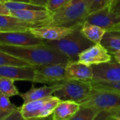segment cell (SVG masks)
<instances>
[{
  "label": "cell",
  "mask_w": 120,
  "mask_h": 120,
  "mask_svg": "<svg viewBox=\"0 0 120 120\" xmlns=\"http://www.w3.org/2000/svg\"><path fill=\"white\" fill-rule=\"evenodd\" d=\"M17 108L18 107L10 101L9 97L0 93V111L11 113Z\"/></svg>",
  "instance_id": "27"
},
{
  "label": "cell",
  "mask_w": 120,
  "mask_h": 120,
  "mask_svg": "<svg viewBox=\"0 0 120 120\" xmlns=\"http://www.w3.org/2000/svg\"><path fill=\"white\" fill-rule=\"evenodd\" d=\"M0 15H11L10 10L2 1H0Z\"/></svg>",
  "instance_id": "33"
},
{
  "label": "cell",
  "mask_w": 120,
  "mask_h": 120,
  "mask_svg": "<svg viewBox=\"0 0 120 120\" xmlns=\"http://www.w3.org/2000/svg\"><path fill=\"white\" fill-rule=\"evenodd\" d=\"M111 30H117V31H119L120 32V25H118L117 26H115L113 29H112Z\"/></svg>",
  "instance_id": "40"
},
{
  "label": "cell",
  "mask_w": 120,
  "mask_h": 120,
  "mask_svg": "<svg viewBox=\"0 0 120 120\" xmlns=\"http://www.w3.org/2000/svg\"><path fill=\"white\" fill-rule=\"evenodd\" d=\"M86 2L89 7V15L108 6L107 0H86Z\"/></svg>",
  "instance_id": "28"
},
{
  "label": "cell",
  "mask_w": 120,
  "mask_h": 120,
  "mask_svg": "<svg viewBox=\"0 0 120 120\" xmlns=\"http://www.w3.org/2000/svg\"><path fill=\"white\" fill-rule=\"evenodd\" d=\"M89 16L86 0H68L61 8L51 13L48 19L43 21L42 26H72L82 24Z\"/></svg>",
  "instance_id": "2"
},
{
  "label": "cell",
  "mask_w": 120,
  "mask_h": 120,
  "mask_svg": "<svg viewBox=\"0 0 120 120\" xmlns=\"http://www.w3.org/2000/svg\"><path fill=\"white\" fill-rule=\"evenodd\" d=\"M115 120H120V118H117V119H115Z\"/></svg>",
  "instance_id": "42"
},
{
  "label": "cell",
  "mask_w": 120,
  "mask_h": 120,
  "mask_svg": "<svg viewBox=\"0 0 120 120\" xmlns=\"http://www.w3.org/2000/svg\"><path fill=\"white\" fill-rule=\"evenodd\" d=\"M84 21L98 25L108 31L120 25V15L115 13L109 6H107L97 12L90 14Z\"/></svg>",
  "instance_id": "10"
},
{
  "label": "cell",
  "mask_w": 120,
  "mask_h": 120,
  "mask_svg": "<svg viewBox=\"0 0 120 120\" xmlns=\"http://www.w3.org/2000/svg\"><path fill=\"white\" fill-rule=\"evenodd\" d=\"M0 51L25 61L35 66L45 64L68 63L67 56L44 43L27 46H13L0 44Z\"/></svg>",
  "instance_id": "1"
},
{
  "label": "cell",
  "mask_w": 120,
  "mask_h": 120,
  "mask_svg": "<svg viewBox=\"0 0 120 120\" xmlns=\"http://www.w3.org/2000/svg\"><path fill=\"white\" fill-rule=\"evenodd\" d=\"M79 103L73 101H60L55 108L52 117L53 120H69L80 109Z\"/></svg>",
  "instance_id": "15"
},
{
  "label": "cell",
  "mask_w": 120,
  "mask_h": 120,
  "mask_svg": "<svg viewBox=\"0 0 120 120\" xmlns=\"http://www.w3.org/2000/svg\"><path fill=\"white\" fill-rule=\"evenodd\" d=\"M2 65H12V66H32L36 67L35 66L16 58L12 55L6 54L0 51V66Z\"/></svg>",
  "instance_id": "23"
},
{
  "label": "cell",
  "mask_w": 120,
  "mask_h": 120,
  "mask_svg": "<svg viewBox=\"0 0 120 120\" xmlns=\"http://www.w3.org/2000/svg\"><path fill=\"white\" fill-rule=\"evenodd\" d=\"M112 55L101 44H94L78 55V62L86 66H91L110 62Z\"/></svg>",
  "instance_id": "7"
},
{
  "label": "cell",
  "mask_w": 120,
  "mask_h": 120,
  "mask_svg": "<svg viewBox=\"0 0 120 120\" xmlns=\"http://www.w3.org/2000/svg\"><path fill=\"white\" fill-rule=\"evenodd\" d=\"M79 103L82 107L93 108L99 111L117 109L120 108V93L93 89Z\"/></svg>",
  "instance_id": "5"
},
{
  "label": "cell",
  "mask_w": 120,
  "mask_h": 120,
  "mask_svg": "<svg viewBox=\"0 0 120 120\" xmlns=\"http://www.w3.org/2000/svg\"><path fill=\"white\" fill-rule=\"evenodd\" d=\"M0 1L2 2H6V1H22V2H30V0H0Z\"/></svg>",
  "instance_id": "38"
},
{
  "label": "cell",
  "mask_w": 120,
  "mask_h": 120,
  "mask_svg": "<svg viewBox=\"0 0 120 120\" xmlns=\"http://www.w3.org/2000/svg\"><path fill=\"white\" fill-rule=\"evenodd\" d=\"M110 112V114L111 115L112 117L115 120L117 118H120V108L117 109H115V110H108Z\"/></svg>",
  "instance_id": "34"
},
{
  "label": "cell",
  "mask_w": 120,
  "mask_h": 120,
  "mask_svg": "<svg viewBox=\"0 0 120 120\" xmlns=\"http://www.w3.org/2000/svg\"><path fill=\"white\" fill-rule=\"evenodd\" d=\"M60 100L58 98L53 95L50 96L43 105V108L40 112L39 118H44L52 115L55 108L60 103Z\"/></svg>",
  "instance_id": "26"
},
{
  "label": "cell",
  "mask_w": 120,
  "mask_h": 120,
  "mask_svg": "<svg viewBox=\"0 0 120 120\" xmlns=\"http://www.w3.org/2000/svg\"><path fill=\"white\" fill-rule=\"evenodd\" d=\"M0 32H1V30H0Z\"/></svg>",
  "instance_id": "43"
},
{
  "label": "cell",
  "mask_w": 120,
  "mask_h": 120,
  "mask_svg": "<svg viewBox=\"0 0 120 120\" xmlns=\"http://www.w3.org/2000/svg\"><path fill=\"white\" fill-rule=\"evenodd\" d=\"M68 1V0H47L46 9L53 13L61 8Z\"/></svg>",
  "instance_id": "29"
},
{
  "label": "cell",
  "mask_w": 120,
  "mask_h": 120,
  "mask_svg": "<svg viewBox=\"0 0 120 120\" xmlns=\"http://www.w3.org/2000/svg\"><path fill=\"white\" fill-rule=\"evenodd\" d=\"M107 1H108V6H109V8H110V6H111V5L112 4V3H113L114 0H107Z\"/></svg>",
  "instance_id": "41"
},
{
  "label": "cell",
  "mask_w": 120,
  "mask_h": 120,
  "mask_svg": "<svg viewBox=\"0 0 120 120\" xmlns=\"http://www.w3.org/2000/svg\"><path fill=\"white\" fill-rule=\"evenodd\" d=\"M53 86V96L60 101L68 100L78 103L86 98L93 90L91 81L78 80H65Z\"/></svg>",
  "instance_id": "4"
},
{
  "label": "cell",
  "mask_w": 120,
  "mask_h": 120,
  "mask_svg": "<svg viewBox=\"0 0 120 120\" xmlns=\"http://www.w3.org/2000/svg\"><path fill=\"white\" fill-rule=\"evenodd\" d=\"M42 21L30 23L11 15H0V30L1 32H27L32 28L41 27Z\"/></svg>",
  "instance_id": "12"
},
{
  "label": "cell",
  "mask_w": 120,
  "mask_h": 120,
  "mask_svg": "<svg viewBox=\"0 0 120 120\" xmlns=\"http://www.w3.org/2000/svg\"><path fill=\"white\" fill-rule=\"evenodd\" d=\"M4 120H27L23 118L22 116L19 108H18L15 110L10 113L7 117H6Z\"/></svg>",
  "instance_id": "31"
},
{
  "label": "cell",
  "mask_w": 120,
  "mask_h": 120,
  "mask_svg": "<svg viewBox=\"0 0 120 120\" xmlns=\"http://www.w3.org/2000/svg\"><path fill=\"white\" fill-rule=\"evenodd\" d=\"M94 120H114L108 110H101L98 112Z\"/></svg>",
  "instance_id": "30"
},
{
  "label": "cell",
  "mask_w": 120,
  "mask_h": 120,
  "mask_svg": "<svg viewBox=\"0 0 120 120\" xmlns=\"http://www.w3.org/2000/svg\"><path fill=\"white\" fill-rule=\"evenodd\" d=\"M13 79L7 78H0V93L8 97L19 95L20 93L17 87L15 86Z\"/></svg>",
  "instance_id": "21"
},
{
  "label": "cell",
  "mask_w": 120,
  "mask_h": 120,
  "mask_svg": "<svg viewBox=\"0 0 120 120\" xmlns=\"http://www.w3.org/2000/svg\"><path fill=\"white\" fill-rule=\"evenodd\" d=\"M99 110L89 107L81 106L76 114L69 120H94Z\"/></svg>",
  "instance_id": "25"
},
{
  "label": "cell",
  "mask_w": 120,
  "mask_h": 120,
  "mask_svg": "<svg viewBox=\"0 0 120 120\" xmlns=\"http://www.w3.org/2000/svg\"><path fill=\"white\" fill-rule=\"evenodd\" d=\"M31 4H34L38 6H43L46 8V1L47 0H30Z\"/></svg>",
  "instance_id": "35"
},
{
  "label": "cell",
  "mask_w": 120,
  "mask_h": 120,
  "mask_svg": "<svg viewBox=\"0 0 120 120\" xmlns=\"http://www.w3.org/2000/svg\"><path fill=\"white\" fill-rule=\"evenodd\" d=\"M44 43L43 40L27 32H0V44L13 46L34 45Z\"/></svg>",
  "instance_id": "9"
},
{
  "label": "cell",
  "mask_w": 120,
  "mask_h": 120,
  "mask_svg": "<svg viewBox=\"0 0 120 120\" xmlns=\"http://www.w3.org/2000/svg\"><path fill=\"white\" fill-rule=\"evenodd\" d=\"M91 84L94 90L108 91L120 93V81H91Z\"/></svg>",
  "instance_id": "22"
},
{
  "label": "cell",
  "mask_w": 120,
  "mask_h": 120,
  "mask_svg": "<svg viewBox=\"0 0 120 120\" xmlns=\"http://www.w3.org/2000/svg\"><path fill=\"white\" fill-rule=\"evenodd\" d=\"M111 55H112L113 59H115L117 62L120 63V50L115 52V53H113V54H112Z\"/></svg>",
  "instance_id": "36"
},
{
  "label": "cell",
  "mask_w": 120,
  "mask_h": 120,
  "mask_svg": "<svg viewBox=\"0 0 120 120\" xmlns=\"http://www.w3.org/2000/svg\"><path fill=\"white\" fill-rule=\"evenodd\" d=\"M79 29L80 28L60 40L53 41L43 40L44 43L64 54L70 61H77L79 54L94 45L81 33Z\"/></svg>",
  "instance_id": "3"
},
{
  "label": "cell",
  "mask_w": 120,
  "mask_h": 120,
  "mask_svg": "<svg viewBox=\"0 0 120 120\" xmlns=\"http://www.w3.org/2000/svg\"><path fill=\"white\" fill-rule=\"evenodd\" d=\"M6 7L11 11H20V10H41L46 9L44 7L38 6L30 2L22 1H6L4 2Z\"/></svg>",
  "instance_id": "24"
},
{
  "label": "cell",
  "mask_w": 120,
  "mask_h": 120,
  "mask_svg": "<svg viewBox=\"0 0 120 120\" xmlns=\"http://www.w3.org/2000/svg\"><path fill=\"white\" fill-rule=\"evenodd\" d=\"M79 30L81 33L94 44L101 43L103 35L107 32V30L87 21L82 23Z\"/></svg>",
  "instance_id": "19"
},
{
  "label": "cell",
  "mask_w": 120,
  "mask_h": 120,
  "mask_svg": "<svg viewBox=\"0 0 120 120\" xmlns=\"http://www.w3.org/2000/svg\"><path fill=\"white\" fill-rule=\"evenodd\" d=\"M53 120V117L52 115L49 116V117H44V118H39V119H36V120Z\"/></svg>",
  "instance_id": "39"
},
{
  "label": "cell",
  "mask_w": 120,
  "mask_h": 120,
  "mask_svg": "<svg viewBox=\"0 0 120 120\" xmlns=\"http://www.w3.org/2000/svg\"><path fill=\"white\" fill-rule=\"evenodd\" d=\"M67 63L52 64L37 66L33 83L54 85L66 80L65 68Z\"/></svg>",
  "instance_id": "6"
},
{
  "label": "cell",
  "mask_w": 120,
  "mask_h": 120,
  "mask_svg": "<svg viewBox=\"0 0 120 120\" xmlns=\"http://www.w3.org/2000/svg\"><path fill=\"white\" fill-rule=\"evenodd\" d=\"M49 98V97L32 101L27 103H23L22 106L19 107L20 113L23 118L27 120L39 119L43 105Z\"/></svg>",
  "instance_id": "18"
},
{
  "label": "cell",
  "mask_w": 120,
  "mask_h": 120,
  "mask_svg": "<svg viewBox=\"0 0 120 120\" xmlns=\"http://www.w3.org/2000/svg\"><path fill=\"white\" fill-rule=\"evenodd\" d=\"M11 15L24 21L30 23H38L48 19L51 15V13L46 9L20 10L11 11Z\"/></svg>",
  "instance_id": "16"
},
{
  "label": "cell",
  "mask_w": 120,
  "mask_h": 120,
  "mask_svg": "<svg viewBox=\"0 0 120 120\" xmlns=\"http://www.w3.org/2000/svg\"><path fill=\"white\" fill-rule=\"evenodd\" d=\"M93 69L91 66L79 63L78 61H69L65 68L66 80H78L91 81L93 80Z\"/></svg>",
  "instance_id": "14"
},
{
  "label": "cell",
  "mask_w": 120,
  "mask_h": 120,
  "mask_svg": "<svg viewBox=\"0 0 120 120\" xmlns=\"http://www.w3.org/2000/svg\"><path fill=\"white\" fill-rule=\"evenodd\" d=\"M110 8L115 13L120 15V0H114Z\"/></svg>",
  "instance_id": "32"
},
{
  "label": "cell",
  "mask_w": 120,
  "mask_h": 120,
  "mask_svg": "<svg viewBox=\"0 0 120 120\" xmlns=\"http://www.w3.org/2000/svg\"><path fill=\"white\" fill-rule=\"evenodd\" d=\"M91 67L94 74L92 81H120V63L115 59Z\"/></svg>",
  "instance_id": "11"
},
{
  "label": "cell",
  "mask_w": 120,
  "mask_h": 120,
  "mask_svg": "<svg viewBox=\"0 0 120 120\" xmlns=\"http://www.w3.org/2000/svg\"><path fill=\"white\" fill-rule=\"evenodd\" d=\"M82 24L72 26H42L32 28L29 32L34 36L43 40L53 41L60 40L71 34L81 27Z\"/></svg>",
  "instance_id": "8"
},
{
  "label": "cell",
  "mask_w": 120,
  "mask_h": 120,
  "mask_svg": "<svg viewBox=\"0 0 120 120\" xmlns=\"http://www.w3.org/2000/svg\"><path fill=\"white\" fill-rule=\"evenodd\" d=\"M54 90L55 88L53 85L44 86L39 88H36L32 86L29 91L23 93H20L19 95L22 99L23 103H27L32 101L52 96Z\"/></svg>",
  "instance_id": "17"
},
{
  "label": "cell",
  "mask_w": 120,
  "mask_h": 120,
  "mask_svg": "<svg viewBox=\"0 0 120 120\" xmlns=\"http://www.w3.org/2000/svg\"><path fill=\"white\" fill-rule=\"evenodd\" d=\"M36 67L12 65L0 66V78L33 82Z\"/></svg>",
  "instance_id": "13"
},
{
  "label": "cell",
  "mask_w": 120,
  "mask_h": 120,
  "mask_svg": "<svg viewBox=\"0 0 120 120\" xmlns=\"http://www.w3.org/2000/svg\"><path fill=\"white\" fill-rule=\"evenodd\" d=\"M101 44L110 54L120 50V32L108 30L103 35Z\"/></svg>",
  "instance_id": "20"
},
{
  "label": "cell",
  "mask_w": 120,
  "mask_h": 120,
  "mask_svg": "<svg viewBox=\"0 0 120 120\" xmlns=\"http://www.w3.org/2000/svg\"><path fill=\"white\" fill-rule=\"evenodd\" d=\"M9 112H1L0 111V120H4L6 117H8V115H9Z\"/></svg>",
  "instance_id": "37"
}]
</instances>
